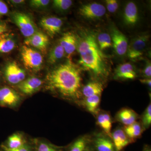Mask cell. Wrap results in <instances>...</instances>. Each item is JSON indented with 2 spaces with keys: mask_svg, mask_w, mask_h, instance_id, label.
Listing matches in <instances>:
<instances>
[{
  "mask_svg": "<svg viewBox=\"0 0 151 151\" xmlns=\"http://www.w3.org/2000/svg\"><path fill=\"white\" fill-rule=\"evenodd\" d=\"M47 81L51 91L80 105L82 97L81 71L70 60L50 71L47 76Z\"/></svg>",
  "mask_w": 151,
  "mask_h": 151,
  "instance_id": "1",
  "label": "cell"
},
{
  "mask_svg": "<svg viewBox=\"0 0 151 151\" xmlns=\"http://www.w3.org/2000/svg\"><path fill=\"white\" fill-rule=\"evenodd\" d=\"M77 49L80 55L78 62L84 69L96 78H107L109 71L106 57L99 48L94 35L86 33L78 39Z\"/></svg>",
  "mask_w": 151,
  "mask_h": 151,
  "instance_id": "2",
  "label": "cell"
},
{
  "mask_svg": "<svg viewBox=\"0 0 151 151\" xmlns=\"http://www.w3.org/2000/svg\"><path fill=\"white\" fill-rule=\"evenodd\" d=\"M12 17L22 35L26 38L37 31V28L32 19L27 14L15 12L12 14Z\"/></svg>",
  "mask_w": 151,
  "mask_h": 151,
  "instance_id": "3",
  "label": "cell"
},
{
  "mask_svg": "<svg viewBox=\"0 0 151 151\" xmlns=\"http://www.w3.org/2000/svg\"><path fill=\"white\" fill-rule=\"evenodd\" d=\"M21 56L24 66L32 71H38L43 63V57L40 52L29 47H22Z\"/></svg>",
  "mask_w": 151,
  "mask_h": 151,
  "instance_id": "4",
  "label": "cell"
},
{
  "mask_svg": "<svg viewBox=\"0 0 151 151\" xmlns=\"http://www.w3.org/2000/svg\"><path fill=\"white\" fill-rule=\"evenodd\" d=\"M150 35L142 34L137 36L131 41L128 45L127 56L132 60H136L143 55L147 44L148 42Z\"/></svg>",
  "mask_w": 151,
  "mask_h": 151,
  "instance_id": "5",
  "label": "cell"
},
{
  "mask_svg": "<svg viewBox=\"0 0 151 151\" xmlns=\"http://www.w3.org/2000/svg\"><path fill=\"white\" fill-rule=\"evenodd\" d=\"M91 151H116L111 137L104 133L92 137Z\"/></svg>",
  "mask_w": 151,
  "mask_h": 151,
  "instance_id": "6",
  "label": "cell"
},
{
  "mask_svg": "<svg viewBox=\"0 0 151 151\" xmlns=\"http://www.w3.org/2000/svg\"><path fill=\"white\" fill-rule=\"evenodd\" d=\"M111 37L112 45L118 55L123 56L127 53L128 40L127 37L116 27L111 29Z\"/></svg>",
  "mask_w": 151,
  "mask_h": 151,
  "instance_id": "7",
  "label": "cell"
},
{
  "mask_svg": "<svg viewBox=\"0 0 151 151\" xmlns=\"http://www.w3.org/2000/svg\"><path fill=\"white\" fill-rule=\"evenodd\" d=\"M78 12L85 18L94 19L103 17L106 13V9L99 3H90L82 5L79 8Z\"/></svg>",
  "mask_w": 151,
  "mask_h": 151,
  "instance_id": "8",
  "label": "cell"
},
{
  "mask_svg": "<svg viewBox=\"0 0 151 151\" xmlns=\"http://www.w3.org/2000/svg\"><path fill=\"white\" fill-rule=\"evenodd\" d=\"M6 80L12 84H18L25 79V72L15 62L9 63L4 69Z\"/></svg>",
  "mask_w": 151,
  "mask_h": 151,
  "instance_id": "9",
  "label": "cell"
},
{
  "mask_svg": "<svg viewBox=\"0 0 151 151\" xmlns=\"http://www.w3.org/2000/svg\"><path fill=\"white\" fill-rule=\"evenodd\" d=\"M21 98L19 94L14 89L10 87L0 88V105L3 107L12 108L17 106Z\"/></svg>",
  "mask_w": 151,
  "mask_h": 151,
  "instance_id": "10",
  "label": "cell"
},
{
  "mask_svg": "<svg viewBox=\"0 0 151 151\" xmlns=\"http://www.w3.org/2000/svg\"><path fill=\"white\" fill-rule=\"evenodd\" d=\"M62 19L54 17H44L42 19L40 25L50 37L59 33L63 26Z\"/></svg>",
  "mask_w": 151,
  "mask_h": 151,
  "instance_id": "11",
  "label": "cell"
},
{
  "mask_svg": "<svg viewBox=\"0 0 151 151\" xmlns=\"http://www.w3.org/2000/svg\"><path fill=\"white\" fill-rule=\"evenodd\" d=\"M49 40L48 37L41 32L37 31L31 36L27 38L24 40L25 45L37 49L42 52L46 51Z\"/></svg>",
  "mask_w": 151,
  "mask_h": 151,
  "instance_id": "12",
  "label": "cell"
},
{
  "mask_svg": "<svg viewBox=\"0 0 151 151\" xmlns=\"http://www.w3.org/2000/svg\"><path fill=\"white\" fill-rule=\"evenodd\" d=\"M43 84L40 78L32 76L25 79L18 84V88L22 93L25 95H31L37 92Z\"/></svg>",
  "mask_w": 151,
  "mask_h": 151,
  "instance_id": "13",
  "label": "cell"
},
{
  "mask_svg": "<svg viewBox=\"0 0 151 151\" xmlns=\"http://www.w3.org/2000/svg\"><path fill=\"white\" fill-rule=\"evenodd\" d=\"M137 77L134 68L129 63L120 64L114 71V78L116 80H133Z\"/></svg>",
  "mask_w": 151,
  "mask_h": 151,
  "instance_id": "14",
  "label": "cell"
},
{
  "mask_svg": "<svg viewBox=\"0 0 151 151\" xmlns=\"http://www.w3.org/2000/svg\"><path fill=\"white\" fill-rule=\"evenodd\" d=\"M59 43L64 49L68 57L70 58L77 49L78 38L73 33L67 32L62 36L59 40Z\"/></svg>",
  "mask_w": 151,
  "mask_h": 151,
  "instance_id": "15",
  "label": "cell"
},
{
  "mask_svg": "<svg viewBox=\"0 0 151 151\" xmlns=\"http://www.w3.org/2000/svg\"><path fill=\"white\" fill-rule=\"evenodd\" d=\"M111 137L116 151H123L127 146L132 143L124 129L121 128H117L111 132Z\"/></svg>",
  "mask_w": 151,
  "mask_h": 151,
  "instance_id": "16",
  "label": "cell"
},
{
  "mask_svg": "<svg viewBox=\"0 0 151 151\" xmlns=\"http://www.w3.org/2000/svg\"><path fill=\"white\" fill-rule=\"evenodd\" d=\"M92 136L84 135L73 141L63 151H91Z\"/></svg>",
  "mask_w": 151,
  "mask_h": 151,
  "instance_id": "17",
  "label": "cell"
},
{
  "mask_svg": "<svg viewBox=\"0 0 151 151\" xmlns=\"http://www.w3.org/2000/svg\"><path fill=\"white\" fill-rule=\"evenodd\" d=\"M139 118L137 113L134 110L127 108L121 109L116 116V121L124 125L125 127L137 122Z\"/></svg>",
  "mask_w": 151,
  "mask_h": 151,
  "instance_id": "18",
  "label": "cell"
},
{
  "mask_svg": "<svg viewBox=\"0 0 151 151\" xmlns=\"http://www.w3.org/2000/svg\"><path fill=\"white\" fill-rule=\"evenodd\" d=\"M124 22L128 25L133 26L137 23L139 19L137 7L133 2L126 5L124 14Z\"/></svg>",
  "mask_w": 151,
  "mask_h": 151,
  "instance_id": "19",
  "label": "cell"
},
{
  "mask_svg": "<svg viewBox=\"0 0 151 151\" xmlns=\"http://www.w3.org/2000/svg\"><path fill=\"white\" fill-rule=\"evenodd\" d=\"M96 116L97 124L103 133L111 137L113 121L110 113L100 111Z\"/></svg>",
  "mask_w": 151,
  "mask_h": 151,
  "instance_id": "20",
  "label": "cell"
},
{
  "mask_svg": "<svg viewBox=\"0 0 151 151\" xmlns=\"http://www.w3.org/2000/svg\"><path fill=\"white\" fill-rule=\"evenodd\" d=\"M101 95H94L84 98L81 100L80 105H83L86 111L96 116L100 111Z\"/></svg>",
  "mask_w": 151,
  "mask_h": 151,
  "instance_id": "21",
  "label": "cell"
},
{
  "mask_svg": "<svg viewBox=\"0 0 151 151\" xmlns=\"http://www.w3.org/2000/svg\"><path fill=\"white\" fill-rule=\"evenodd\" d=\"M103 90V85L101 82L92 81L82 87L81 94L84 98L94 95H101Z\"/></svg>",
  "mask_w": 151,
  "mask_h": 151,
  "instance_id": "22",
  "label": "cell"
},
{
  "mask_svg": "<svg viewBox=\"0 0 151 151\" xmlns=\"http://www.w3.org/2000/svg\"><path fill=\"white\" fill-rule=\"evenodd\" d=\"M124 132L132 143L142 136L144 130L140 122H137L124 128Z\"/></svg>",
  "mask_w": 151,
  "mask_h": 151,
  "instance_id": "23",
  "label": "cell"
},
{
  "mask_svg": "<svg viewBox=\"0 0 151 151\" xmlns=\"http://www.w3.org/2000/svg\"><path fill=\"white\" fill-rule=\"evenodd\" d=\"M15 46V42L11 35L4 33L0 35V53L10 52Z\"/></svg>",
  "mask_w": 151,
  "mask_h": 151,
  "instance_id": "24",
  "label": "cell"
},
{
  "mask_svg": "<svg viewBox=\"0 0 151 151\" xmlns=\"http://www.w3.org/2000/svg\"><path fill=\"white\" fill-rule=\"evenodd\" d=\"M26 144L23 136L19 133H15L10 136L5 145L7 148L15 149L20 147Z\"/></svg>",
  "mask_w": 151,
  "mask_h": 151,
  "instance_id": "25",
  "label": "cell"
},
{
  "mask_svg": "<svg viewBox=\"0 0 151 151\" xmlns=\"http://www.w3.org/2000/svg\"><path fill=\"white\" fill-rule=\"evenodd\" d=\"M64 49L59 43L55 45L50 52L47 62L50 64H53L62 58L65 55Z\"/></svg>",
  "mask_w": 151,
  "mask_h": 151,
  "instance_id": "26",
  "label": "cell"
},
{
  "mask_svg": "<svg viewBox=\"0 0 151 151\" xmlns=\"http://www.w3.org/2000/svg\"><path fill=\"white\" fill-rule=\"evenodd\" d=\"M97 42L100 50L109 48L112 46L111 36L107 33H102L97 36Z\"/></svg>",
  "mask_w": 151,
  "mask_h": 151,
  "instance_id": "27",
  "label": "cell"
},
{
  "mask_svg": "<svg viewBox=\"0 0 151 151\" xmlns=\"http://www.w3.org/2000/svg\"><path fill=\"white\" fill-rule=\"evenodd\" d=\"M35 151H63V149L46 141H40L37 142Z\"/></svg>",
  "mask_w": 151,
  "mask_h": 151,
  "instance_id": "28",
  "label": "cell"
},
{
  "mask_svg": "<svg viewBox=\"0 0 151 151\" xmlns=\"http://www.w3.org/2000/svg\"><path fill=\"white\" fill-rule=\"evenodd\" d=\"M144 131L148 129L151 125V104L149 103L147 107L141 116L140 122Z\"/></svg>",
  "mask_w": 151,
  "mask_h": 151,
  "instance_id": "29",
  "label": "cell"
},
{
  "mask_svg": "<svg viewBox=\"0 0 151 151\" xmlns=\"http://www.w3.org/2000/svg\"><path fill=\"white\" fill-rule=\"evenodd\" d=\"M73 2L70 0H54L53 5L55 9L60 11H66L72 6Z\"/></svg>",
  "mask_w": 151,
  "mask_h": 151,
  "instance_id": "30",
  "label": "cell"
},
{
  "mask_svg": "<svg viewBox=\"0 0 151 151\" xmlns=\"http://www.w3.org/2000/svg\"><path fill=\"white\" fill-rule=\"evenodd\" d=\"M50 2L49 0H32L30 1V5L35 8H42L48 6Z\"/></svg>",
  "mask_w": 151,
  "mask_h": 151,
  "instance_id": "31",
  "label": "cell"
},
{
  "mask_svg": "<svg viewBox=\"0 0 151 151\" xmlns=\"http://www.w3.org/2000/svg\"><path fill=\"white\" fill-rule=\"evenodd\" d=\"M3 150L4 151H32L31 148L27 144H25L20 147L15 149H9L7 148L4 145L2 146Z\"/></svg>",
  "mask_w": 151,
  "mask_h": 151,
  "instance_id": "32",
  "label": "cell"
},
{
  "mask_svg": "<svg viewBox=\"0 0 151 151\" xmlns=\"http://www.w3.org/2000/svg\"><path fill=\"white\" fill-rule=\"evenodd\" d=\"M143 76L145 78H151V63L148 62L143 70Z\"/></svg>",
  "mask_w": 151,
  "mask_h": 151,
  "instance_id": "33",
  "label": "cell"
},
{
  "mask_svg": "<svg viewBox=\"0 0 151 151\" xmlns=\"http://www.w3.org/2000/svg\"><path fill=\"white\" fill-rule=\"evenodd\" d=\"M9 9L5 3L0 1V17L8 13Z\"/></svg>",
  "mask_w": 151,
  "mask_h": 151,
  "instance_id": "34",
  "label": "cell"
},
{
  "mask_svg": "<svg viewBox=\"0 0 151 151\" xmlns=\"http://www.w3.org/2000/svg\"><path fill=\"white\" fill-rule=\"evenodd\" d=\"M105 2H106L107 9H108L109 12L113 13H115V12H116V10L114 8L112 3L111 2V0H106L105 1Z\"/></svg>",
  "mask_w": 151,
  "mask_h": 151,
  "instance_id": "35",
  "label": "cell"
},
{
  "mask_svg": "<svg viewBox=\"0 0 151 151\" xmlns=\"http://www.w3.org/2000/svg\"><path fill=\"white\" fill-rule=\"evenodd\" d=\"M8 31L6 24L5 23L0 22V35L6 33Z\"/></svg>",
  "mask_w": 151,
  "mask_h": 151,
  "instance_id": "36",
  "label": "cell"
},
{
  "mask_svg": "<svg viewBox=\"0 0 151 151\" xmlns=\"http://www.w3.org/2000/svg\"><path fill=\"white\" fill-rule=\"evenodd\" d=\"M139 81L141 83L143 84H146L149 86V88L151 89V78H144L142 79H140Z\"/></svg>",
  "mask_w": 151,
  "mask_h": 151,
  "instance_id": "37",
  "label": "cell"
},
{
  "mask_svg": "<svg viewBox=\"0 0 151 151\" xmlns=\"http://www.w3.org/2000/svg\"><path fill=\"white\" fill-rule=\"evenodd\" d=\"M111 1L114 8L117 11L118 8H119V4H118V2H117V1H116V0H111Z\"/></svg>",
  "mask_w": 151,
  "mask_h": 151,
  "instance_id": "38",
  "label": "cell"
},
{
  "mask_svg": "<svg viewBox=\"0 0 151 151\" xmlns=\"http://www.w3.org/2000/svg\"><path fill=\"white\" fill-rule=\"evenodd\" d=\"M10 2L14 4H19L24 2V1L23 0H12L10 1Z\"/></svg>",
  "mask_w": 151,
  "mask_h": 151,
  "instance_id": "39",
  "label": "cell"
},
{
  "mask_svg": "<svg viewBox=\"0 0 151 151\" xmlns=\"http://www.w3.org/2000/svg\"><path fill=\"white\" fill-rule=\"evenodd\" d=\"M142 151H151V148L150 146L145 145L143 147Z\"/></svg>",
  "mask_w": 151,
  "mask_h": 151,
  "instance_id": "40",
  "label": "cell"
}]
</instances>
